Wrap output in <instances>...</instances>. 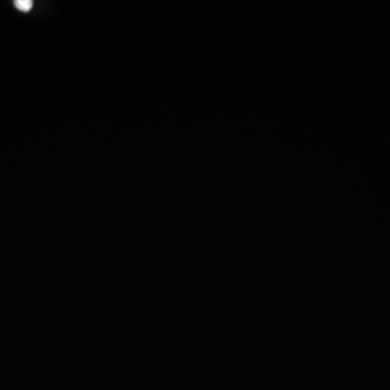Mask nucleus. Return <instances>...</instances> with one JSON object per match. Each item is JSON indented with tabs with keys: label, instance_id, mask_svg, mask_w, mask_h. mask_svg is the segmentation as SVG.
<instances>
[{
	"label": "nucleus",
	"instance_id": "1",
	"mask_svg": "<svg viewBox=\"0 0 390 390\" xmlns=\"http://www.w3.org/2000/svg\"><path fill=\"white\" fill-rule=\"evenodd\" d=\"M14 6L18 10L22 11V12H28L33 8V1H30V0H17V1H14Z\"/></svg>",
	"mask_w": 390,
	"mask_h": 390
}]
</instances>
